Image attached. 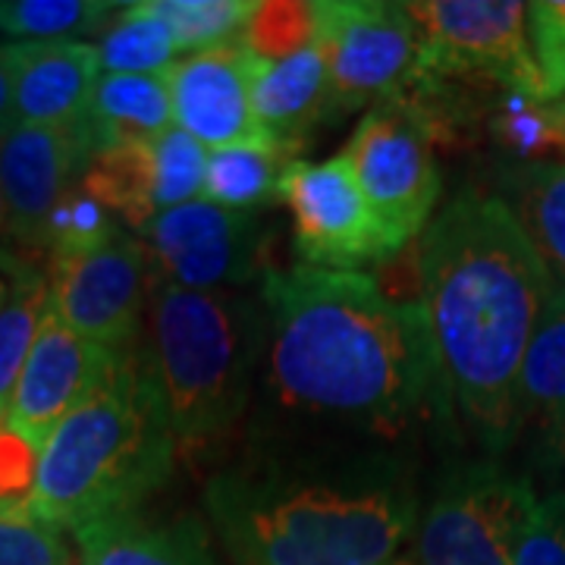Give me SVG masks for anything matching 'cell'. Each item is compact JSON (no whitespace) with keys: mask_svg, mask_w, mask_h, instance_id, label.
Returning a JSON list of instances; mask_svg holds the SVG:
<instances>
[{"mask_svg":"<svg viewBox=\"0 0 565 565\" xmlns=\"http://www.w3.org/2000/svg\"><path fill=\"white\" fill-rule=\"evenodd\" d=\"M553 280L490 192H459L418 239V308L449 403L490 449L519 434V374Z\"/></svg>","mask_w":565,"mask_h":565,"instance_id":"obj_1","label":"cell"},{"mask_svg":"<svg viewBox=\"0 0 565 565\" xmlns=\"http://www.w3.org/2000/svg\"><path fill=\"white\" fill-rule=\"evenodd\" d=\"M262 305L270 381L289 405L399 430L449 403L418 302L364 270L267 267Z\"/></svg>","mask_w":565,"mask_h":565,"instance_id":"obj_2","label":"cell"},{"mask_svg":"<svg viewBox=\"0 0 565 565\" xmlns=\"http://www.w3.org/2000/svg\"><path fill=\"white\" fill-rule=\"evenodd\" d=\"M177 437L161 396L136 352L41 446L32 522L79 531L110 515L136 512L170 478Z\"/></svg>","mask_w":565,"mask_h":565,"instance_id":"obj_3","label":"cell"},{"mask_svg":"<svg viewBox=\"0 0 565 565\" xmlns=\"http://www.w3.org/2000/svg\"><path fill=\"white\" fill-rule=\"evenodd\" d=\"M204 505L239 565H386L415 522V500L381 484L217 475Z\"/></svg>","mask_w":565,"mask_h":565,"instance_id":"obj_4","label":"cell"},{"mask_svg":"<svg viewBox=\"0 0 565 565\" xmlns=\"http://www.w3.org/2000/svg\"><path fill=\"white\" fill-rule=\"evenodd\" d=\"M264 330V315L239 292L158 280L148 302V340L136 359L161 396L177 446L217 440L236 424Z\"/></svg>","mask_w":565,"mask_h":565,"instance_id":"obj_5","label":"cell"},{"mask_svg":"<svg viewBox=\"0 0 565 565\" xmlns=\"http://www.w3.org/2000/svg\"><path fill=\"white\" fill-rule=\"evenodd\" d=\"M315 35L330 61V114L403 102L434 82L422 29L405 3L323 0L315 3Z\"/></svg>","mask_w":565,"mask_h":565,"instance_id":"obj_6","label":"cell"},{"mask_svg":"<svg viewBox=\"0 0 565 565\" xmlns=\"http://www.w3.org/2000/svg\"><path fill=\"white\" fill-rule=\"evenodd\" d=\"M384 233L390 255L418 243L440 199L430 122L415 102L377 104L343 151Z\"/></svg>","mask_w":565,"mask_h":565,"instance_id":"obj_7","label":"cell"},{"mask_svg":"<svg viewBox=\"0 0 565 565\" xmlns=\"http://www.w3.org/2000/svg\"><path fill=\"white\" fill-rule=\"evenodd\" d=\"M418 22L430 76H481L512 95L546 104L544 79L527 39L522 0H422L405 3Z\"/></svg>","mask_w":565,"mask_h":565,"instance_id":"obj_8","label":"cell"},{"mask_svg":"<svg viewBox=\"0 0 565 565\" xmlns=\"http://www.w3.org/2000/svg\"><path fill=\"white\" fill-rule=\"evenodd\" d=\"M51 308L92 343L132 352L158 274L139 236L114 233L88 252L51 258Z\"/></svg>","mask_w":565,"mask_h":565,"instance_id":"obj_9","label":"cell"},{"mask_svg":"<svg viewBox=\"0 0 565 565\" xmlns=\"http://www.w3.org/2000/svg\"><path fill=\"white\" fill-rule=\"evenodd\" d=\"M537 493L527 478L500 465L452 475L424 515L418 565H515Z\"/></svg>","mask_w":565,"mask_h":565,"instance_id":"obj_10","label":"cell"},{"mask_svg":"<svg viewBox=\"0 0 565 565\" xmlns=\"http://www.w3.org/2000/svg\"><path fill=\"white\" fill-rule=\"evenodd\" d=\"M139 239L158 280L199 292H236L262 270L267 243L258 211H230L207 199L163 211L141 226Z\"/></svg>","mask_w":565,"mask_h":565,"instance_id":"obj_11","label":"cell"},{"mask_svg":"<svg viewBox=\"0 0 565 565\" xmlns=\"http://www.w3.org/2000/svg\"><path fill=\"white\" fill-rule=\"evenodd\" d=\"M280 202L292 211L296 255L305 267L362 270L390 258L384 233L345 154L296 161L282 180Z\"/></svg>","mask_w":565,"mask_h":565,"instance_id":"obj_12","label":"cell"},{"mask_svg":"<svg viewBox=\"0 0 565 565\" xmlns=\"http://www.w3.org/2000/svg\"><path fill=\"white\" fill-rule=\"evenodd\" d=\"M207 148L182 129L95 154L82 185L136 233L158 214L204 199Z\"/></svg>","mask_w":565,"mask_h":565,"instance_id":"obj_13","label":"cell"},{"mask_svg":"<svg viewBox=\"0 0 565 565\" xmlns=\"http://www.w3.org/2000/svg\"><path fill=\"white\" fill-rule=\"evenodd\" d=\"M92 148L82 129L13 122L0 132V192L20 252L35 264L47 255V226L63 195L82 180Z\"/></svg>","mask_w":565,"mask_h":565,"instance_id":"obj_14","label":"cell"},{"mask_svg":"<svg viewBox=\"0 0 565 565\" xmlns=\"http://www.w3.org/2000/svg\"><path fill=\"white\" fill-rule=\"evenodd\" d=\"M120 355L79 337L54 315V308H47L3 427L41 452L57 424L110 377Z\"/></svg>","mask_w":565,"mask_h":565,"instance_id":"obj_15","label":"cell"},{"mask_svg":"<svg viewBox=\"0 0 565 565\" xmlns=\"http://www.w3.org/2000/svg\"><path fill=\"white\" fill-rule=\"evenodd\" d=\"M173 122L207 151L264 139L252 104V54L243 41L189 54L167 70Z\"/></svg>","mask_w":565,"mask_h":565,"instance_id":"obj_16","label":"cell"},{"mask_svg":"<svg viewBox=\"0 0 565 565\" xmlns=\"http://www.w3.org/2000/svg\"><path fill=\"white\" fill-rule=\"evenodd\" d=\"M17 122L76 129L102 79L98 44L88 41H10Z\"/></svg>","mask_w":565,"mask_h":565,"instance_id":"obj_17","label":"cell"},{"mask_svg":"<svg viewBox=\"0 0 565 565\" xmlns=\"http://www.w3.org/2000/svg\"><path fill=\"white\" fill-rule=\"evenodd\" d=\"M252 104L264 139L299 154L308 132L330 114V61L318 35L286 57L252 54Z\"/></svg>","mask_w":565,"mask_h":565,"instance_id":"obj_18","label":"cell"},{"mask_svg":"<svg viewBox=\"0 0 565 565\" xmlns=\"http://www.w3.org/2000/svg\"><path fill=\"white\" fill-rule=\"evenodd\" d=\"M79 565H217L202 522H151L122 512L76 531Z\"/></svg>","mask_w":565,"mask_h":565,"instance_id":"obj_19","label":"cell"},{"mask_svg":"<svg viewBox=\"0 0 565 565\" xmlns=\"http://www.w3.org/2000/svg\"><path fill=\"white\" fill-rule=\"evenodd\" d=\"M173 126L177 122H173V98H170L167 73L161 76L102 73L92 107L79 129L95 158L129 141L158 139Z\"/></svg>","mask_w":565,"mask_h":565,"instance_id":"obj_20","label":"cell"},{"mask_svg":"<svg viewBox=\"0 0 565 565\" xmlns=\"http://www.w3.org/2000/svg\"><path fill=\"white\" fill-rule=\"evenodd\" d=\"M531 424L565 456V280H553L519 374V430Z\"/></svg>","mask_w":565,"mask_h":565,"instance_id":"obj_21","label":"cell"},{"mask_svg":"<svg viewBox=\"0 0 565 565\" xmlns=\"http://www.w3.org/2000/svg\"><path fill=\"white\" fill-rule=\"evenodd\" d=\"M296 161V151L270 139L207 151L204 199L230 211H262L264 204L280 202L282 180Z\"/></svg>","mask_w":565,"mask_h":565,"instance_id":"obj_22","label":"cell"},{"mask_svg":"<svg viewBox=\"0 0 565 565\" xmlns=\"http://www.w3.org/2000/svg\"><path fill=\"white\" fill-rule=\"evenodd\" d=\"M500 199L546 267L565 280V163H512Z\"/></svg>","mask_w":565,"mask_h":565,"instance_id":"obj_23","label":"cell"},{"mask_svg":"<svg viewBox=\"0 0 565 565\" xmlns=\"http://www.w3.org/2000/svg\"><path fill=\"white\" fill-rule=\"evenodd\" d=\"M180 44L151 0L122 3L117 20L102 32L98 57L102 73H129V76H161L180 61Z\"/></svg>","mask_w":565,"mask_h":565,"instance_id":"obj_24","label":"cell"},{"mask_svg":"<svg viewBox=\"0 0 565 565\" xmlns=\"http://www.w3.org/2000/svg\"><path fill=\"white\" fill-rule=\"evenodd\" d=\"M122 3L98 0H0V35L20 41H76L98 35Z\"/></svg>","mask_w":565,"mask_h":565,"instance_id":"obj_25","label":"cell"},{"mask_svg":"<svg viewBox=\"0 0 565 565\" xmlns=\"http://www.w3.org/2000/svg\"><path fill=\"white\" fill-rule=\"evenodd\" d=\"M47 308H51L47 274L10 282V296L0 305V427L7 424L22 367L29 362V352L35 345Z\"/></svg>","mask_w":565,"mask_h":565,"instance_id":"obj_26","label":"cell"},{"mask_svg":"<svg viewBox=\"0 0 565 565\" xmlns=\"http://www.w3.org/2000/svg\"><path fill=\"white\" fill-rule=\"evenodd\" d=\"M151 7L173 29L182 54L239 44L258 10L248 0H151Z\"/></svg>","mask_w":565,"mask_h":565,"instance_id":"obj_27","label":"cell"},{"mask_svg":"<svg viewBox=\"0 0 565 565\" xmlns=\"http://www.w3.org/2000/svg\"><path fill=\"white\" fill-rule=\"evenodd\" d=\"M493 136L512 154V163H565V132L546 104L512 95L493 117Z\"/></svg>","mask_w":565,"mask_h":565,"instance_id":"obj_28","label":"cell"},{"mask_svg":"<svg viewBox=\"0 0 565 565\" xmlns=\"http://www.w3.org/2000/svg\"><path fill=\"white\" fill-rule=\"evenodd\" d=\"M114 233H120L117 217L79 180L63 195V202L57 204V211L51 217V226H47V258L88 252L95 245L107 243Z\"/></svg>","mask_w":565,"mask_h":565,"instance_id":"obj_29","label":"cell"},{"mask_svg":"<svg viewBox=\"0 0 565 565\" xmlns=\"http://www.w3.org/2000/svg\"><path fill=\"white\" fill-rule=\"evenodd\" d=\"M315 41V3H258L243 44L262 61L286 57Z\"/></svg>","mask_w":565,"mask_h":565,"instance_id":"obj_30","label":"cell"},{"mask_svg":"<svg viewBox=\"0 0 565 565\" xmlns=\"http://www.w3.org/2000/svg\"><path fill=\"white\" fill-rule=\"evenodd\" d=\"M515 565H565V490L537 497L531 505L515 546Z\"/></svg>","mask_w":565,"mask_h":565,"instance_id":"obj_31","label":"cell"},{"mask_svg":"<svg viewBox=\"0 0 565 565\" xmlns=\"http://www.w3.org/2000/svg\"><path fill=\"white\" fill-rule=\"evenodd\" d=\"M0 565H79V553L63 541V531L0 519Z\"/></svg>","mask_w":565,"mask_h":565,"instance_id":"obj_32","label":"cell"},{"mask_svg":"<svg viewBox=\"0 0 565 565\" xmlns=\"http://www.w3.org/2000/svg\"><path fill=\"white\" fill-rule=\"evenodd\" d=\"M527 39H531V51L541 70L546 95V82L553 79L565 63V0L527 3Z\"/></svg>","mask_w":565,"mask_h":565,"instance_id":"obj_33","label":"cell"},{"mask_svg":"<svg viewBox=\"0 0 565 565\" xmlns=\"http://www.w3.org/2000/svg\"><path fill=\"white\" fill-rule=\"evenodd\" d=\"M0 274L10 282L29 280L41 274L39 264H32L20 252V245L13 239V230H10V214H7V204H3V192H0Z\"/></svg>","mask_w":565,"mask_h":565,"instance_id":"obj_34","label":"cell"},{"mask_svg":"<svg viewBox=\"0 0 565 565\" xmlns=\"http://www.w3.org/2000/svg\"><path fill=\"white\" fill-rule=\"evenodd\" d=\"M13 122H17V110H13V66H10L7 44H0V132L10 129Z\"/></svg>","mask_w":565,"mask_h":565,"instance_id":"obj_35","label":"cell"},{"mask_svg":"<svg viewBox=\"0 0 565 565\" xmlns=\"http://www.w3.org/2000/svg\"><path fill=\"white\" fill-rule=\"evenodd\" d=\"M563 95H565V63H563V70H559L553 79L546 82V104L556 102V98H563Z\"/></svg>","mask_w":565,"mask_h":565,"instance_id":"obj_36","label":"cell"},{"mask_svg":"<svg viewBox=\"0 0 565 565\" xmlns=\"http://www.w3.org/2000/svg\"><path fill=\"white\" fill-rule=\"evenodd\" d=\"M546 110H550V117L556 120V126L565 132V95L563 98H556V102L546 104Z\"/></svg>","mask_w":565,"mask_h":565,"instance_id":"obj_37","label":"cell"},{"mask_svg":"<svg viewBox=\"0 0 565 565\" xmlns=\"http://www.w3.org/2000/svg\"><path fill=\"white\" fill-rule=\"evenodd\" d=\"M7 296H10V280L0 274V305H3V299H7Z\"/></svg>","mask_w":565,"mask_h":565,"instance_id":"obj_38","label":"cell"},{"mask_svg":"<svg viewBox=\"0 0 565 565\" xmlns=\"http://www.w3.org/2000/svg\"><path fill=\"white\" fill-rule=\"evenodd\" d=\"M386 565H415V563H386Z\"/></svg>","mask_w":565,"mask_h":565,"instance_id":"obj_39","label":"cell"}]
</instances>
